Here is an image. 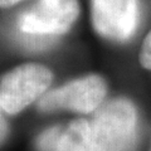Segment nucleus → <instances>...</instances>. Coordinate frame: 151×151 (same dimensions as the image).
Segmentation results:
<instances>
[{"label": "nucleus", "mask_w": 151, "mask_h": 151, "mask_svg": "<svg viewBox=\"0 0 151 151\" xmlns=\"http://www.w3.org/2000/svg\"><path fill=\"white\" fill-rule=\"evenodd\" d=\"M53 74L43 64L25 63L9 70L1 78L0 106L3 112L15 115L48 92Z\"/></svg>", "instance_id": "f03ea898"}, {"label": "nucleus", "mask_w": 151, "mask_h": 151, "mask_svg": "<svg viewBox=\"0 0 151 151\" xmlns=\"http://www.w3.org/2000/svg\"><path fill=\"white\" fill-rule=\"evenodd\" d=\"M106 93L105 79L97 74H88L48 91L38 102V108L43 112L65 110L89 113L100 108Z\"/></svg>", "instance_id": "7ed1b4c3"}, {"label": "nucleus", "mask_w": 151, "mask_h": 151, "mask_svg": "<svg viewBox=\"0 0 151 151\" xmlns=\"http://www.w3.org/2000/svg\"><path fill=\"white\" fill-rule=\"evenodd\" d=\"M20 1L22 0H0V4H1V8H10Z\"/></svg>", "instance_id": "6e6552de"}, {"label": "nucleus", "mask_w": 151, "mask_h": 151, "mask_svg": "<svg viewBox=\"0 0 151 151\" xmlns=\"http://www.w3.org/2000/svg\"><path fill=\"white\" fill-rule=\"evenodd\" d=\"M136 141V107L127 98H115L94 116L87 151H135Z\"/></svg>", "instance_id": "f257e3e1"}, {"label": "nucleus", "mask_w": 151, "mask_h": 151, "mask_svg": "<svg viewBox=\"0 0 151 151\" xmlns=\"http://www.w3.org/2000/svg\"><path fill=\"white\" fill-rule=\"evenodd\" d=\"M139 23V0H92V24L102 38L126 42Z\"/></svg>", "instance_id": "39448f33"}, {"label": "nucleus", "mask_w": 151, "mask_h": 151, "mask_svg": "<svg viewBox=\"0 0 151 151\" xmlns=\"http://www.w3.org/2000/svg\"><path fill=\"white\" fill-rule=\"evenodd\" d=\"M91 124L83 119L44 130L35 140L38 151H87Z\"/></svg>", "instance_id": "423d86ee"}, {"label": "nucleus", "mask_w": 151, "mask_h": 151, "mask_svg": "<svg viewBox=\"0 0 151 151\" xmlns=\"http://www.w3.org/2000/svg\"><path fill=\"white\" fill-rule=\"evenodd\" d=\"M139 60L144 68L151 70V30L147 33V35L145 37L142 42L139 54Z\"/></svg>", "instance_id": "0eeeda50"}, {"label": "nucleus", "mask_w": 151, "mask_h": 151, "mask_svg": "<svg viewBox=\"0 0 151 151\" xmlns=\"http://www.w3.org/2000/svg\"><path fill=\"white\" fill-rule=\"evenodd\" d=\"M79 15L77 0H38L18 18L22 34L50 38L67 33Z\"/></svg>", "instance_id": "20e7f679"}]
</instances>
